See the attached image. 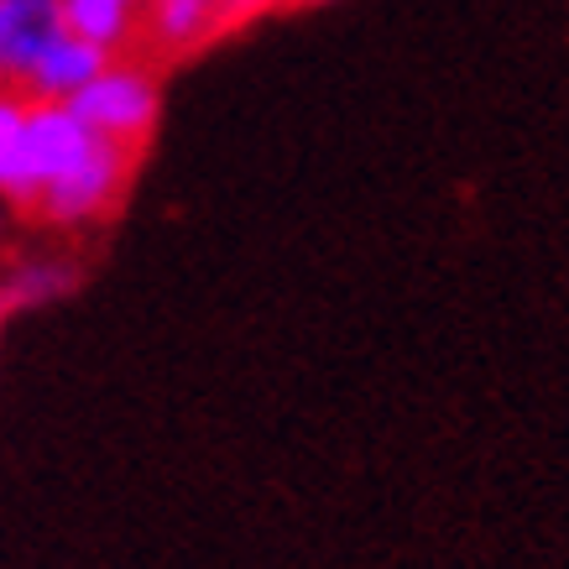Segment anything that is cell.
I'll return each instance as SVG.
<instances>
[{
    "mask_svg": "<svg viewBox=\"0 0 569 569\" xmlns=\"http://www.w3.org/2000/svg\"><path fill=\"white\" fill-rule=\"evenodd\" d=\"M69 110L100 141H116V147H126V152H137V147H147V137L157 131V116H162V84H157V73L147 69V63H126V58H116L94 84L73 94Z\"/></svg>",
    "mask_w": 569,
    "mask_h": 569,
    "instance_id": "obj_1",
    "label": "cell"
},
{
    "mask_svg": "<svg viewBox=\"0 0 569 569\" xmlns=\"http://www.w3.org/2000/svg\"><path fill=\"white\" fill-rule=\"evenodd\" d=\"M131 173H137V152H126L116 141H94V152L69 178H58L52 189L37 193L32 214L52 230H84L121 204L131 189Z\"/></svg>",
    "mask_w": 569,
    "mask_h": 569,
    "instance_id": "obj_2",
    "label": "cell"
},
{
    "mask_svg": "<svg viewBox=\"0 0 569 569\" xmlns=\"http://www.w3.org/2000/svg\"><path fill=\"white\" fill-rule=\"evenodd\" d=\"M94 131H89L69 104H37L27 110V137H21V162H27V183H32V204L37 193L52 189L58 178H69L89 152H94Z\"/></svg>",
    "mask_w": 569,
    "mask_h": 569,
    "instance_id": "obj_3",
    "label": "cell"
},
{
    "mask_svg": "<svg viewBox=\"0 0 569 569\" xmlns=\"http://www.w3.org/2000/svg\"><path fill=\"white\" fill-rule=\"evenodd\" d=\"M63 32V0H0V63L11 84H27L37 58Z\"/></svg>",
    "mask_w": 569,
    "mask_h": 569,
    "instance_id": "obj_4",
    "label": "cell"
},
{
    "mask_svg": "<svg viewBox=\"0 0 569 569\" xmlns=\"http://www.w3.org/2000/svg\"><path fill=\"white\" fill-rule=\"evenodd\" d=\"M110 63H116V52H104V48H94V42H84V37L63 32L42 58H37V69L27 73L21 94L37 104H69L73 94L94 84Z\"/></svg>",
    "mask_w": 569,
    "mask_h": 569,
    "instance_id": "obj_5",
    "label": "cell"
},
{
    "mask_svg": "<svg viewBox=\"0 0 569 569\" xmlns=\"http://www.w3.org/2000/svg\"><path fill=\"white\" fill-rule=\"evenodd\" d=\"M141 11H147V0H63V27L94 48L116 52L137 37Z\"/></svg>",
    "mask_w": 569,
    "mask_h": 569,
    "instance_id": "obj_6",
    "label": "cell"
},
{
    "mask_svg": "<svg viewBox=\"0 0 569 569\" xmlns=\"http://www.w3.org/2000/svg\"><path fill=\"white\" fill-rule=\"evenodd\" d=\"M27 110H32V100H27L21 89H6V94H0V199L32 209V183H27V162H21Z\"/></svg>",
    "mask_w": 569,
    "mask_h": 569,
    "instance_id": "obj_7",
    "label": "cell"
},
{
    "mask_svg": "<svg viewBox=\"0 0 569 569\" xmlns=\"http://www.w3.org/2000/svg\"><path fill=\"white\" fill-rule=\"evenodd\" d=\"M79 282V267L63 257H21L11 272L0 277V288H6V298H11V309L17 303H27V309H37V303H52V298H63Z\"/></svg>",
    "mask_w": 569,
    "mask_h": 569,
    "instance_id": "obj_8",
    "label": "cell"
},
{
    "mask_svg": "<svg viewBox=\"0 0 569 569\" xmlns=\"http://www.w3.org/2000/svg\"><path fill=\"white\" fill-rule=\"evenodd\" d=\"M277 0H220V32L230 27H246V21H257L261 11H272Z\"/></svg>",
    "mask_w": 569,
    "mask_h": 569,
    "instance_id": "obj_9",
    "label": "cell"
},
{
    "mask_svg": "<svg viewBox=\"0 0 569 569\" xmlns=\"http://www.w3.org/2000/svg\"><path fill=\"white\" fill-rule=\"evenodd\" d=\"M6 224H11V204L0 199V241H6Z\"/></svg>",
    "mask_w": 569,
    "mask_h": 569,
    "instance_id": "obj_10",
    "label": "cell"
},
{
    "mask_svg": "<svg viewBox=\"0 0 569 569\" xmlns=\"http://www.w3.org/2000/svg\"><path fill=\"white\" fill-rule=\"evenodd\" d=\"M11 319V298H6V288H0V325Z\"/></svg>",
    "mask_w": 569,
    "mask_h": 569,
    "instance_id": "obj_11",
    "label": "cell"
},
{
    "mask_svg": "<svg viewBox=\"0 0 569 569\" xmlns=\"http://www.w3.org/2000/svg\"><path fill=\"white\" fill-rule=\"evenodd\" d=\"M6 89H11V73H6V63H0V94H6Z\"/></svg>",
    "mask_w": 569,
    "mask_h": 569,
    "instance_id": "obj_12",
    "label": "cell"
},
{
    "mask_svg": "<svg viewBox=\"0 0 569 569\" xmlns=\"http://www.w3.org/2000/svg\"><path fill=\"white\" fill-rule=\"evenodd\" d=\"M298 6H325V0H298Z\"/></svg>",
    "mask_w": 569,
    "mask_h": 569,
    "instance_id": "obj_13",
    "label": "cell"
},
{
    "mask_svg": "<svg viewBox=\"0 0 569 569\" xmlns=\"http://www.w3.org/2000/svg\"><path fill=\"white\" fill-rule=\"evenodd\" d=\"M204 6H214V17H220V0H204Z\"/></svg>",
    "mask_w": 569,
    "mask_h": 569,
    "instance_id": "obj_14",
    "label": "cell"
}]
</instances>
